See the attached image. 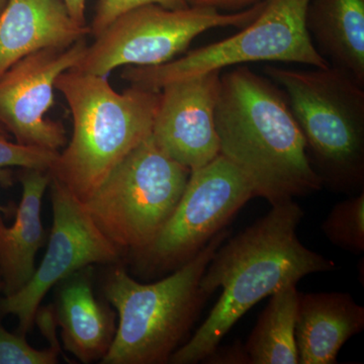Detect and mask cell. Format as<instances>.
Instances as JSON below:
<instances>
[{
	"label": "cell",
	"mask_w": 364,
	"mask_h": 364,
	"mask_svg": "<svg viewBox=\"0 0 364 364\" xmlns=\"http://www.w3.org/2000/svg\"><path fill=\"white\" fill-rule=\"evenodd\" d=\"M305 212L296 200L272 205L260 218L215 250L200 282L210 298L221 296L191 340L169 359L172 364L203 363L234 325L261 299L306 275L336 269L334 261L301 244L298 229Z\"/></svg>",
	"instance_id": "6da1fadb"
},
{
	"label": "cell",
	"mask_w": 364,
	"mask_h": 364,
	"mask_svg": "<svg viewBox=\"0 0 364 364\" xmlns=\"http://www.w3.org/2000/svg\"><path fill=\"white\" fill-rule=\"evenodd\" d=\"M234 67L221 73L215 107L220 155L272 207L320 191L322 181L284 90L247 66Z\"/></svg>",
	"instance_id": "7a4b0ae2"
},
{
	"label": "cell",
	"mask_w": 364,
	"mask_h": 364,
	"mask_svg": "<svg viewBox=\"0 0 364 364\" xmlns=\"http://www.w3.org/2000/svg\"><path fill=\"white\" fill-rule=\"evenodd\" d=\"M55 88L71 112L72 136L50 174L85 203L124 158L152 135L160 91L123 92L105 76L68 70Z\"/></svg>",
	"instance_id": "3957f363"
},
{
	"label": "cell",
	"mask_w": 364,
	"mask_h": 364,
	"mask_svg": "<svg viewBox=\"0 0 364 364\" xmlns=\"http://www.w3.org/2000/svg\"><path fill=\"white\" fill-rule=\"evenodd\" d=\"M229 236L225 228L193 259L154 284H140L124 267L112 268L104 293L117 310L119 325L100 363H169L208 299L200 291V279Z\"/></svg>",
	"instance_id": "277c9868"
},
{
	"label": "cell",
	"mask_w": 364,
	"mask_h": 364,
	"mask_svg": "<svg viewBox=\"0 0 364 364\" xmlns=\"http://www.w3.org/2000/svg\"><path fill=\"white\" fill-rule=\"evenodd\" d=\"M305 139L309 160L323 188L356 195L364 186V90L332 65L312 70L267 65Z\"/></svg>",
	"instance_id": "5b68a950"
},
{
	"label": "cell",
	"mask_w": 364,
	"mask_h": 364,
	"mask_svg": "<svg viewBox=\"0 0 364 364\" xmlns=\"http://www.w3.org/2000/svg\"><path fill=\"white\" fill-rule=\"evenodd\" d=\"M191 172L150 136L117 165L85 207L105 236L122 253L134 256L168 221Z\"/></svg>",
	"instance_id": "8992f818"
},
{
	"label": "cell",
	"mask_w": 364,
	"mask_h": 364,
	"mask_svg": "<svg viewBox=\"0 0 364 364\" xmlns=\"http://www.w3.org/2000/svg\"><path fill=\"white\" fill-rule=\"evenodd\" d=\"M310 0H264L259 16L241 32L157 66H126L121 77L132 86L160 91L165 85L251 62H282L326 68L306 26Z\"/></svg>",
	"instance_id": "52a82bcc"
},
{
	"label": "cell",
	"mask_w": 364,
	"mask_h": 364,
	"mask_svg": "<svg viewBox=\"0 0 364 364\" xmlns=\"http://www.w3.org/2000/svg\"><path fill=\"white\" fill-rule=\"evenodd\" d=\"M263 6L264 0L236 13L200 6L136 7L117 16L97 36L85 57L70 70L107 77L119 67L161 65L186 51L205 31L249 25L259 16Z\"/></svg>",
	"instance_id": "ba28073f"
},
{
	"label": "cell",
	"mask_w": 364,
	"mask_h": 364,
	"mask_svg": "<svg viewBox=\"0 0 364 364\" xmlns=\"http://www.w3.org/2000/svg\"><path fill=\"white\" fill-rule=\"evenodd\" d=\"M253 198L250 182L222 155L193 170L168 221L149 246L132 256L136 269L158 275L186 264Z\"/></svg>",
	"instance_id": "9c48e42d"
},
{
	"label": "cell",
	"mask_w": 364,
	"mask_h": 364,
	"mask_svg": "<svg viewBox=\"0 0 364 364\" xmlns=\"http://www.w3.org/2000/svg\"><path fill=\"white\" fill-rule=\"evenodd\" d=\"M53 225L44 258L23 289L0 299V314L18 320L26 336L50 289L72 273L93 264H114L122 253L98 229L85 207L69 189L51 176L49 183Z\"/></svg>",
	"instance_id": "30bf717a"
},
{
	"label": "cell",
	"mask_w": 364,
	"mask_h": 364,
	"mask_svg": "<svg viewBox=\"0 0 364 364\" xmlns=\"http://www.w3.org/2000/svg\"><path fill=\"white\" fill-rule=\"evenodd\" d=\"M87 47L83 38L69 47L40 50L0 76V126L16 142L58 152L65 147V128L46 114L54 105L57 78L77 65Z\"/></svg>",
	"instance_id": "8fae6325"
},
{
	"label": "cell",
	"mask_w": 364,
	"mask_h": 364,
	"mask_svg": "<svg viewBox=\"0 0 364 364\" xmlns=\"http://www.w3.org/2000/svg\"><path fill=\"white\" fill-rule=\"evenodd\" d=\"M221 71L182 79L160 90L152 138L172 159L193 170L220 155L215 112Z\"/></svg>",
	"instance_id": "7c38bea8"
},
{
	"label": "cell",
	"mask_w": 364,
	"mask_h": 364,
	"mask_svg": "<svg viewBox=\"0 0 364 364\" xmlns=\"http://www.w3.org/2000/svg\"><path fill=\"white\" fill-rule=\"evenodd\" d=\"M55 320L64 348L80 363L102 360L116 335V316L93 291V267L72 273L55 286Z\"/></svg>",
	"instance_id": "4fadbf2b"
},
{
	"label": "cell",
	"mask_w": 364,
	"mask_h": 364,
	"mask_svg": "<svg viewBox=\"0 0 364 364\" xmlns=\"http://www.w3.org/2000/svg\"><path fill=\"white\" fill-rule=\"evenodd\" d=\"M90 35L62 0H7L0 14V76L40 50L66 48Z\"/></svg>",
	"instance_id": "5bb4252c"
},
{
	"label": "cell",
	"mask_w": 364,
	"mask_h": 364,
	"mask_svg": "<svg viewBox=\"0 0 364 364\" xmlns=\"http://www.w3.org/2000/svg\"><path fill=\"white\" fill-rule=\"evenodd\" d=\"M364 329V308L346 293H299V364L337 363L342 347Z\"/></svg>",
	"instance_id": "9a60e30c"
},
{
	"label": "cell",
	"mask_w": 364,
	"mask_h": 364,
	"mask_svg": "<svg viewBox=\"0 0 364 364\" xmlns=\"http://www.w3.org/2000/svg\"><path fill=\"white\" fill-rule=\"evenodd\" d=\"M18 179L23 193L11 227L6 226L0 212V279L4 296L16 294L32 279L36 256L46 238L41 215L51 174L44 170L21 169Z\"/></svg>",
	"instance_id": "2e32d148"
},
{
	"label": "cell",
	"mask_w": 364,
	"mask_h": 364,
	"mask_svg": "<svg viewBox=\"0 0 364 364\" xmlns=\"http://www.w3.org/2000/svg\"><path fill=\"white\" fill-rule=\"evenodd\" d=\"M306 26L330 65L364 86V0H310Z\"/></svg>",
	"instance_id": "e0dca14e"
},
{
	"label": "cell",
	"mask_w": 364,
	"mask_h": 364,
	"mask_svg": "<svg viewBox=\"0 0 364 364\" xmlns=\"http://www.w3.org/2000/svg\"><path fill=\"white\" fill-rule=\"evenodd\" d=\"M296 284L272 294L244 344L249 364H299L296 341Z\"/></svg>",
	"instance_id": "ac0fdd59"
},
{
	"label": "cell",
	"mask_w": 364,
	"mask_h": 364,
	"mask_svg": "<svg viewBox=\"0 0 364 364\" xmlns=\"http://www.w3.org/2000/svg\"><path fill=\"white\" fill-rule=\"evenodd\" d=\"M333 245L354 254L364 251V191L333 207L321 226Z\"/></svg>",
	"instance_id": "d6986e66"
},
{
	"label": "cell",
	"mask_w": 364,
	"mask_h": 364,
	"mask_svg": "<svg viewBox=\"0 0 364 364\" xmlns=\"http://www.w3.org/2000/svg\"><path fill=\"white\" fill-rule=\"evenodd\" d=\"M58 155V151L11 142L9 136L0 134V186L9 188L14 186V167L50 171Z\"/></svg>",
	"instance_id": "ffe728a7"
},
{
	"label": "cell",
	"mask_w": 364,
	"mask_h": 364,
	"mask_svg": "<svg viewBox=\"0 0 364 364\" xmlns=\"http://www.w3.org/2000/svg\"><path fill=\"white\" fill-rule=\"evenodd\" d=\"M60 347L33 348L26 336L13 334L0 324V364H56L59 361Z\"/></svg>",
	"instance_id": "44dd1931"
},
{
	"label": "cell",
	"mask_w": 364,
	"mask_h": 364,
	"mask_svg": "<svg viewBox=\"0 0 364 364\" xmlns=\"http://www.w3.org/2000/svg\"><path fill=\"white\" fill-rule=\"evenodd\" d=\"M147 4H158L168 9H183L189 6L188 0H97L95 14L90 26V35L97 37L117 16Z\"/></svg>",
	"instance_id": "7402d4cb"
},
{
	"label": "cell",
	"mask_w": 364,
	"mask_h": 364,
	"mask_svg": "<svg viewBox=\"0 0 364 364\" xmlns=\"http://www.w3.org/2000/svg\"><path fill=\"white\" fill-rule=\"evenodd\" d=\"M205 363L249 364L247 354L241 341L235 342L231 346L220 348L218 346L210 355L203 359Z\"/></svg>",
	"instance_id": "603a6c76"
},
{
	"label": "cell",
	"mask_w": 364,
	"mask_h": 364,
	"mask_svg": "<svg viewBox=\"0 0 364 364\" xmlns=\"http://www.w3.org/2000/svg\"><path fill=\"white\" fill-rule=\"evenodd\" d=\"M262 0H188L189 6L212 7L226 13H236L258 4Z\"/></svg>",
	"instance_id": "cb8c5ba5"
},
{
	"label": "cell",
	"mask_w": 364,
	"mask_h": 364,
	"mask_svg": "<svg viewBox=\"0 0 364 364\" xmlns=\"http://www.w3.org/2000/svg\"><path fill=\"white\" fill-rule=\"evenodd\" d=\"M74 21L80 26H87L85 18L86 1L87 0H62Z\"/></svg>",
	"instance_id": "d4e9b609"
},
{
	"label": "cell",
	"mask_w": 364,
	"mask_h": 364,
	"mask_svg": "<svg viewBox=\"0 0 364 364\" xmlns=\"http://www.w3.org/2000/svg\"><path fill=\"white\" fill-rule=\"evenodd\" d=\"M0 212H1L4 215H14V212H16V208H14V205H0Z\"/></svg>",
	"instance_id": "484cf974"
},
{
	"label": "cell",
	"mask_w": 364,
	"mask_h": 364,
	"mask_svg": "<svg viewBox=\"0 0 364 364\" xmlns=\"http://www.w3.org/2000/svg\"><path fill=\"white\" fill-rule=\"evenodd\" d=\"M7 0H0V14L4 11V6H6Z\"/></svg>",
	"instance_id": "4316f807"
},
{
	"label": "cell",
	"mask_w": 364,
	"mask_h": 364,
	"mask_svg": "<svg viewBox=\"0 0 364 364\" xmlns=\"http://www.w3.org/2000/svg\"><path fill=\"white\" fill-rule=\"evenodd\" d=\"M0 134H4V135H6V136H9V134H7V133H6V130H4V128H2V127H1V126H0Z\"/></svg>",
	"instance_id": "83f0119b"
},
{
	"label": "cell",
	"mask_w": 364,
	"mask_h": 364,
	"mask_svg": "<svg viewBox=\"0 0 364 364\" xmlns=\"http://www.w3.org/2000/svg\"><path fill=\"white\" fill-rule=\"evenodd\" d=\"M4 291V282H2L1 279H0V294Z\"/></svg>",
	"instance_id": "f1b7e54d"
}]
</instances>
